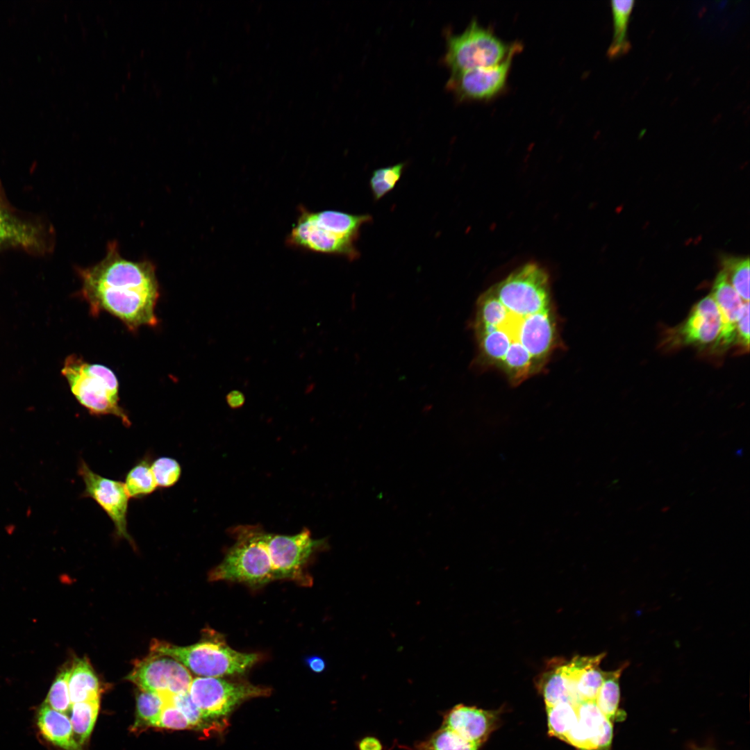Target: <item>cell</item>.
Returning <instances> with one entry per match:
<instances>
[{
    "mask_svg": "<svg viewBox=\"0 0 750 750\" xmlns=\"http://www.w3.org/2000/svg\"><path fill=\"white\" fill-rule=\"evenodd\" d=\"M520 50L522 44L515 42L507 57L499 64L451 74L447 88L460 101L493 99L505 89L514 56Z\"/></svg>",
    "mask_w": 750,
    "mask_h": 750,
    "instance_id": "obj_11",
    "label": "cell"
},
{
    "mask_svg": "<svg viewBox=\"0 0 750 750\" xmlns=\"http://www.w3.org/2000/svg\"><path fill=\"white\" fill-rule=\"evenodd\" d=\"M70 669L71 665L68 663L61 667L44 701L51 708L65 714L69 712L72 707L69 692Z\"/></svg>",
    "mask_w": 750,
    "mask_h": 750,
    "instance_id": "obj_29",
    "label": "cell"
},
{
    "mask_svg": "<svg viewBox=\"0 0 750 750\" xmlns=\"http://www.w3.org/2000/svg\"><path fill=\"white\" fill-rule=\"evenodd\" d=\"M165 702L166 698L164 695L142 690L137 695L136 718L133 729L156 727Z\"/></svg>",
    "mask_w": 750,
    "mask_h": 750,
    "instance_id": "obj_26",
    "label": "cell"
},
{
    "mask_svg": "<svg viewBox=\"0 0 750 750\" xmlns=\"http://www.w3.org/2000/svg\"><path fill=\"white\" fill-rule=\"evenodd\" d=\"M172 703L185 715L193 729L219 728L215 721L206 719L190 699L188 692L171 697Z\"/></svg>",
    "mask_w": 750,
    "mask_h": 750,
    "instance_id": "obj_32",
    "label": "cell"
},
{
    "mask_svg": "<svg viewBox=\"0 0 750 750\" xmlns=\"http://www.w3.org/2000/svg\"><path fill=\"white\" fill-rule=\"evenodd\" d=\"M151 652L174 658L188 669L203 677H221L245 672L261 658L256 653H243L232 649L223 635L206 629L201 640L192 645L180 647L158 640L151 643Z\"/></svg>",
    "mask_w": 750,
    "mask_h": 750,
    "instance_id": "obj_3",
    "label": "cell"
},
{
    "mask_svg": "<svg viewBox=\"0 0 750 750\" xmlns=\"http://www.w3.org/2000/svg\"><path fill=\"white\" fill-rule=\"evenodd\" d=\"M472 328L476 362L498 369L512 385L542 372L560 340L548 273L526 263L487 289Z\"/></svg>",
    "mask_w": 750,
    "mask_h": 750,
    "instance_id": "obj_1",
    "label": "cell"
},
{
    "mask_svg": "<svg viewBox=\"0 0 750 750\" xmlns=\"http://www.w3.org/2000/svg\"><path fill=\"white\" fill-rule=\"evenodd\" d=\"M549 733L565 741V737L578 722L577 705L569 701L559 702L546 707Z\"/></svg>",
    "mask_w": 750,
    "mask_h": 750,
    "instance_id": "obj_25",
    "label": "cell"
},
{
    "mask_svg": "<svg viewBox=\"0 0 750 750\" xmlns=\"http://www.w3.org/2000/svg\"><path fill=\"white\" fill-rule=\"evenodd\" d=\"M723 270L726 272L731 285L742 301H749V259L733 256H724L722 259Z\"/></svg>",
    "mask_w": 750,
    "mask_h": 750,
    "instance_id": "obj_27",
    "label": "cell"
},
{
    "mask_svg": "<svg viewBox=\"0 0 750 750\" xmlns=\"http://www.w3.org/2000/svg\"><path fill=\"white\" fill-rule=\"evenodd\" d=\"M151 468L158 488H171L177 483L181 476V467L173 458L159 457L152 460Z\"/></svg>",
    "mask_w": 750,
    "mask_h": 750,
    "instance_id": "obj_31",
    "label": "cell"
},
{
    "mask_svg": "<svg viewBox=\"0 0 750 750\" xmlns=\"http://www.w3.org/2000/svg\"><path fill=\"white\" fill-rule=\"evenodd\" d=\"M100 699L72 704L70 722L76 742L81 746L91 734L98 716Z\"/></svg>",
    "mask_w": 750,
    "mask_h": 750,
    "instance_id": "obj_23",
    "label": "cell"
},
{
    "mask_svg": "<svg viewBox=\"0 0 750 750\" xmlns=\"http://www.w3.org/2000/svg\"><path fill=\"white\" fill-rule=\"evenodd\" d=\"M37 724L42 736L65 750H82L76 742L69 718L43 703L37 713Z\"/></svg>",
    "mask_w": 750,
    "mask_h": 750,
    "instance_id": "obj_17",
    "label": "cell"
},
{
    "mask_svg": "<svg viewBox=\"0 0 750 750\" xmlns=\"http://www.w3.org/2000/svg\"><path fill=\"white\" fill-rule=\"evenodd\" d=\"M62 374L79 403L95 416L111 415L129 427L131 422L119 403V381L108 367L90 363L77 356L67 358Z\"/></svg>",
    "mask_w": 750,
    "mask_h": 750,
    "instance_id": "obj_4",
    "label": "cell"
},
{
    "mask_svg": "<svg viewBox=\"0 0 750 750\" xmlns=\"http://www.w3.org/2000/svg\"><path fill=\"white\" fill-rule=\"evenodd\" d=\"M498 712L459 704L444 717L442 726L467 740L481 745L497 726Z\"/></svg>",
    "mask_w": 750,
    "mask_h": 750,
    "instance_id": "obj_15",
    "label": "cell"
},
{
    "mask_svg": "<svg viewBox=\"0 0 750 750\" xmlns=\"http://www.w3.org/2000/svg\"><path fill=\"white\" fill-rule=\"evenodd\" d=\"M308 214L318 226L353 242L358 238L362 225L372 221V216L368 214L353 215L333 210L319 212L308 210Z\"/></svg>",
    "mask_w": 750,
    "mask_h": 750,
    "instance_id": "obj_18",
    "label": "cell"
},
{
    "mask_svg": "<svg viewBox=\"0 0 750 750\" xmlns=\"http://www.w3.org/2000/svg\"><path fill=\"white\" fill-rule=\"evenodd\" d=\"M723 328L719 310L711 295L701 299L674 333L683 344L719 346Z\"/></svg>",
    "mask_w": 750,
    "mask_h": 750,
    "instance_id": "obj_13",
    "label": "cell"
},
{
    "mask_svg": "<svg viewBox=\"0 0 750 750\" xmlns=\"http://www.w3.org/2000/svg\"><path fill=\"white\" fill-rule=\"evenodd\" d=\"M236 542L209 573L211 581H232L260 585L274 580L267 533L252 526L239 528Z\"/></svg>",
    "mask_w": 750,
    "mask_h": 750,
    "instance_id": "obj_5",
    "label": "cell"
},
{
    "mask_svg": "<svg viewBox=\"0 0 750 750\" xmlns=\"http://www.w3.org/2000/svg\"><path fill=\"white\" fill-rule=\"evenodd\" d=\"M151 462L150 455H145L127 472L124 485L130 499L144 498L158 488L151 468Z\"/></svg>",
    "mask_w": 750,
    "mask_h": 750,
    "instance_id": "obj_22",
    "label": "cell"
},
{
    "mask_svg": "<svg viewBox=\"0 0 750 750\" xmlns=\"http://www.w3.org/2000/svg\"><path fill=\"white\" fill-rule=\"evenodd\" d=\"M171 697H165L166 702L156 727L174 730L192 729L185 715L172 703Z\"/></svg>",
    "mask_w": 750,
    "mask_h": 750,
    "instance_id": "obj_33",
    "label": "cell"
},
{
    "mask_svg": "<svg viewBox=\"0 0 750 750\" xmlns=\"http://www.w3.org/2000/svg\"><path fill=\"white\" fill-rule=\"evenodd\" d=\"M736 342L744 348L749 346V303L744 302L743 311L736 325Z\"/></svg>",
    "mask_w": 750,
    "mask_h": 750,
    "instance_id": "obj_34",
    "label": "cell"
},
{
    "mask_svg": "<svg viewBox=\"0 0 750 750\" xmlns=\"http://www.w3.org/2000/svg\"><path fill=\"white\" fill-rule=\"evenodd\" d=\"M633 0L610 2L613 18L614 32L612 40L608 49L607 55L610 58H616L628 53L631 43L627 36L628 24L634 7Z\"/></svg>",
    "mask_w": 750,
    "mask_h": 750,
    "instance_id": "obj_21",
    "label": "cell"
},
{
    "mask_svg": "<svg viewBox=\"0 0 750 750\" xmlns=\"http://www.w3.org/2000/svg\"><path fill=\"white\" fill-rule=\"evenodd\" d=\"M480 745L462 738L452 730L442 726L427 740L417 746V750H478Z\"/></svg>",
    "mask_w": 750,
    "mask_h": 750,
    "instance_id": "obj_28",
    "label": "cell"
},
{
    "mask_svg": "<svg viewBox=\"0 0 750 750\" xmlns=\"http://www.w3.org/2000/svg\"><path fill=\"white\" fill-rule=\"evenodd\" d=\"M69 692L72 704L100 699V682L87 658H76L72 661Z\"/></svg>",
    "mask_w": 750,
    "mask_h": 750,
    "instance_id": "obj_19",
    "label": "cell"
},
{
    "mask_svg": "<svg viewBox=\"0 0 750 750\" xmlns=\"http://www.w3.org/2000/svg\"><path fill=\"white\" fill-rule=\"evenodd\" d=\"M127 679L141 690L174 696L188 692L192 677L179 661L151 653L134 662Z\"/></svg>",
    "mask_w": 750,
    "mask_h": 750,
    "instance_id": "obj_9",
    "label": "cell"
},
{
    "mask_svg": "<svg viewBox=\"0 0 750 750\" xmlns=\"http://www.w3.org/2000/svg\"><path fill=\"white\" fill-rule=\"evenodd\" d=\"M625 666L606 672L595 703L599 710L612 723L616 719L620 697L619 678Z\"/></svg>",
    "mask_w": 750,
    "mask_h": 750,
    "instance_id": "obj_24",
    "label": "cell"
},
{
    "mask_svg": "<svg viewBox=\"0 0 750 750\" xmlns=\"http://www.w3.org/2000/svg\"><path fill=\"white\" fill-rule=\"evenodd\" d=\"M300 211V215L287 238L288 244L318 253L343 256L350 260L360 256L355 242L340 238L318 226L310 217L306 209L301 208Z\"/></svg>",
    "mask_w": 750,
    "mask_h": 750,
    "instance_id": "obj_12",
    "label": "cell"
},
{
    "mask_svg": "<svg viewBox=\"0 0 750 750\" xmlns=\"http://www.w3.org/2000/svg\"><path fill=\"white\" fill-rule=\"evenodd\" d=\"M306 661L308 666L314 672H322L326 668L325 660L322 657L317 656H310L306 658Z\"/></svg>",
    "mask_w": 750,
    "mask_h": 750,
    "instance_id": "obj_37",
    "label": "cell"
},
{
    "mask_svg": "<svg viewBox=\"0 0 750 750\" xmlns=\"http://www.w3.org/2000/svg\"><path fill=\"white\" fill-rule=\"evenodd\" d=\"M226 401L230 408L237 409L244 405L245 397L242 392L238 390H233L226 394Z\"/></svg>",
    "mask_w": 750,
    "mask_h": 750,
    "instance_id": "obj_35",
    "label": "cell"
},
{
    "mask_svg": "<svg viewBox=\"0 0 750 750\" xmlns=\"http://www.w3.org/2000/svg\"><path fill=\"white\" fill-rule=\"evenodd\" d=\"M81 294L93 316L107 312L131 331L142 326H156L160 296L156 267L149 260L123 258L116 242H110L98 263L78 269Z\"/></svg>",
    "mask_w": 750,
    "mask_h": 750,
    "instance_id": "obj_2",
    "label": "cell"
},
{
    "mask_svg": "<svg viewBox=\"0 0 750 750\" xmlns=\"http://www.w3.org/2000/svg\"><path fill=\"white\" fill-rule=\"evenodd\" d=\"M267 543L274 579H289L304 585L312 583L304 572L306 565L323 540H314L310 531L303 529L293 535L267 533Z\"/></svg>",
    "mask_w": 750,
    "mask_h": 750,
    "instance_id": "obj_8",
    "label": "cell"
},
{
    "mask_svg": "<svg viewBox=\"0 0 750 750\" xmlns=\"http://www.w3.org/2000/svg\"><path fill=\"white\" fill-rule=\"evenodd\" d=\"M38 229L0 208V247L8 245L38 249L42 246Z\"/></svg>",
    "mask_w": 750,
    "mask_h": 750,
    "instance_id": "obj_20",
    "label": "cell"
},
{
    "mask_svg": "<svg viewBox=\"0 0 750 750\" xmlns=\"http://www.w3.org/2000/svg\"><path fill=\"white\" fill-rule=\"evenodd\" d=\"M578 722L565 741L578 750H610L612 723L599 710L594 701L577 704Z\"/></svg>",
    "mask_w": 750,
    "mask_h": 750,
    "instance_id": "obj_14",
    "label": "cell"
},
{
    "mask_svg": "<svg viewBox=\"0 0 750 750\" xmlns=\"http://www.w3.org/2000/svg\"><path fill=\"white\" fill-rule=\"evenodd\" d=\"M446 39L444 62L451 74L497 65L507 57L514 44L506 43L476 19L461 33H448Z\"/></svg>",
    "mask_w": 750,
    "mask_h": 750,
    "instance_id": "obj_6",
    "label": "cell"
},
{
    "mask_svg": "<svg viewBox=\"0 0 750 750\" xmlns=\"http://www.w3.org/2000/svg\"><path fill=\"white\" fill-rule=\"evenodd\" d=\"M271 690L245 682H233L220 677L192 679L188 694L203 717L210 721L226 717L246 700L269 695Z\"/></svg>",
    "mask_w": 750,
    "mask_h": 750,
    "instance_id": "obj_7",
    "label": "cell"
},
{
    "mask_svg": "<svg viewBox=\"0 0 750 750\" xmlns=\"http://www.w3.org/2000/svg\"><path fill=\"white\" fill-rule=\"evenodd\" d=\"M712 297L723 320L719 346L727 348L736 342V325L742 315L744 303L731 285L723 269L714 281Z\"/></svg>",
    "mask_w": 750,
    "mask_h": 750,
    "instance_id": "obj_16",
    "label": "cell"
},
{
    "mask_svg": "<svg viewBox=\"0 0 750 750\" xmlns=\"http://www.w3.org/2000/svg\"><path fill=\"white\" fill-rule=\"evenodd\" d=\"M78 473L85 485L82 497L92 499L113 523L115 537L125 539L135 547L134 540L128 531L130 497L124 483L97 474L83 460L79 462Z\"/></svg>",
    "mask_w": 750,
    "mask_h": 750,
    "instance_id": "obj_10",
    "label": "cell"
},
{
    "mask_svg": "<svg viewBox=\"0 0 750 750\" xmlns=\"http://www.w3.org/2000/svg\"><path fill=\"white\" fill-rule=\"evenodd\" d=\"M404 167L405 163L399 162L373 172L369 179V187L374 200L378 201L394 189L401 177Z\"/></svg>",
    "mask_w": 750,
    "mask_h": 750,
    "instance_id": "obj_30",
    "label": "cell"
},
{
    "mask_svg": "<svg viewBox=\"0 0 750 750\" xmlns=\"http://www.w3.org/2000/svg\"><path fill=\"white\" fill-rule=\"evenodd\" d=\"M358 749L359 750H382L383 747L377 738L368 736L359 742Z\"/></svg>",
    "mask_w": 750,
    "mask_h": 750,
    "instance_id": "obj_36",
    "label": "cell"
}]
</instances>
